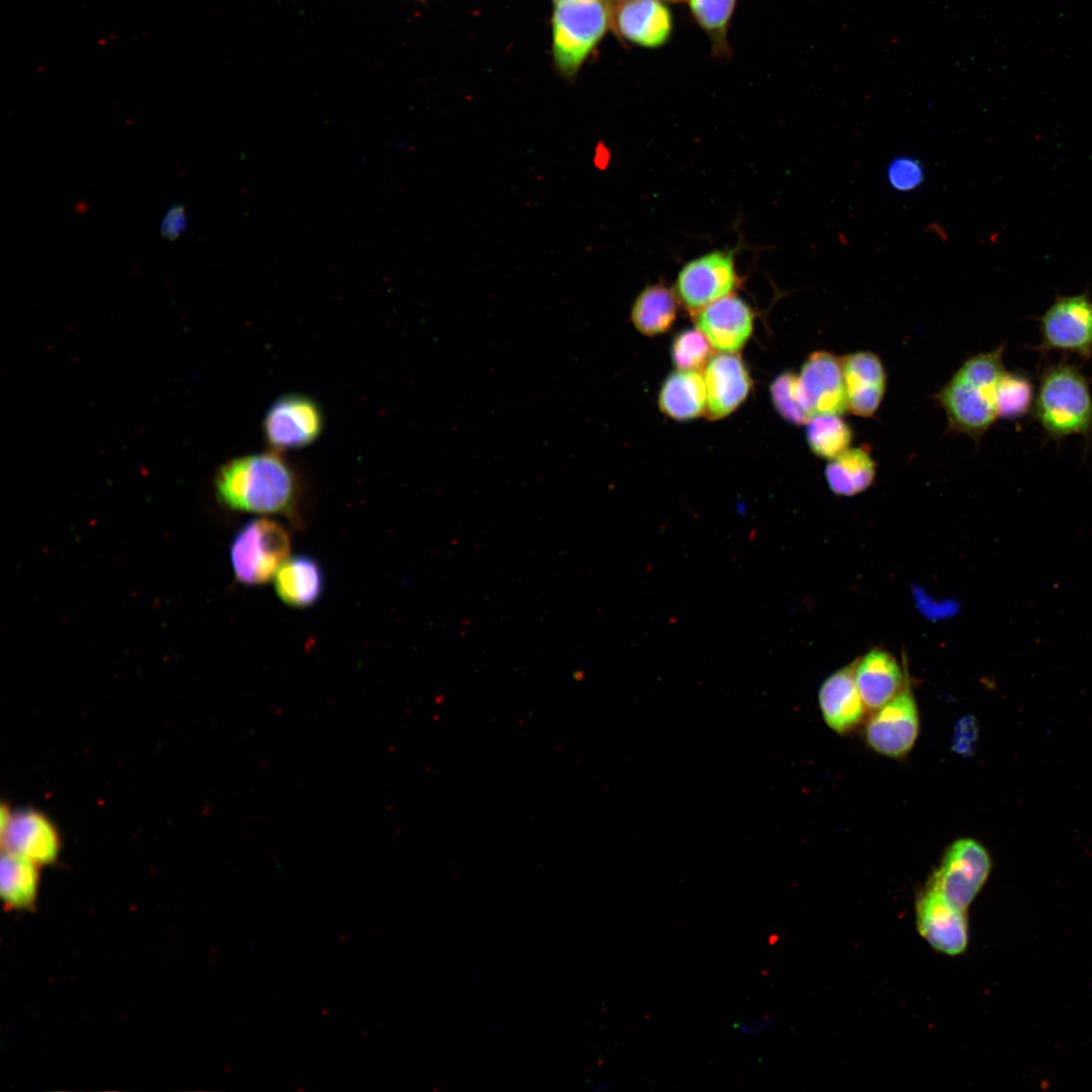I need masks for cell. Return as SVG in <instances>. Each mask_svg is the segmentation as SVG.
I'll list each match as a JSON object with an SVG mask.
<instances>
[{
    "label": "cell",
    "mask_w": 1092,
    "mask_h": 1092,
    "mask_svg": "<svg viewBox=\"0 0 1092 1092\" xmlns=\"http://www.w3.org/2000/svg\"><path fill=\"white\" fill-rule=\"evenodd\" d=\"M552 55L558 73L573 78L612 24L606 0H567L552 14Z\"/></svg>",
    "instance_id": "cell-3"
},
{
    "label": "cell",
    "mask_w": 1092,
    "mask_h": 1092,
    "mask_svg": "<svg viewBox=\"0 0 1092 1092\" xmlns=\"http://www.w3.org/2000/svg\"><path fill=\"white\" fill-rule=\"evenodd\" d=\"M215 490L232 510L288 515L294 511L299 484L291 464L272 450L226 462L215 477Z\"/></svg>",
    "instance_id": "cell-1"
},
{
    "label": "cell",
    "mask_w": 1092,
    "mask_h": 1092,
    "mask_svg": "<svg viewBox=\"0 0 1092 1092\" xmlns=\"http://www.w3.org/2000/svg\"><path fill=\"white\" fill-rule=\"evenodd\" d=\"M771 1026V1019L768 1017L761 1018L753 1021L738 1022L734 1028L743 1036H754L761 1034Z\"/></svg>",
    "instance_id": "cell-33"
},
{
    "label": "cell",
    "mask_w": 1092,
    "mask_h": 1092,
    "mask_svg": "<svg viewBox=\"0 0 1092 1092\" xmlns=\"http://www.w3.org/2000/svg\"><path fill=\"white\" fill-rule=\"evenodd\" d=\"M866 726L868 744L878 753L899 758L914 746L919 733V714L909 687L875 710Z\"/></svg>",
    "instance_id": "cell-9"
},
{
    "label": "cell",
    "mask_w": 1092,
    "mask_h": 1092,
    "mask_svg": "<svg viewBox=\"0 0 1092 1092\" xmlns=\"http://www.w3.org/2000/svg\"><path fill=\"white\" fill-rule=\"evenodd\" d=\"M886 178L892 189L900 193H910L919 189L925 182L926 172L923 163L911 155H899L889 161Z\"/></svg>",
    "instance_id": "cell-30"
},
{
    "label": "cell",
    "mask_w": 1092,
    "mask_h": 1092,
    "mask_svg": "<svg viewBox=\"0 0 1092 1092\" xmlns=\"http://www.w3.org/2000/svg\"><path fill=\"white\" fill-rule=\"evenodd\" d=\"M707 387L706 415L722 419L734 412L747 397L751 379L739 355L723 353L710 359L705 368Z\"/></svg>",
    "instance_id": "cell-15"
},
{
    "label": "cell",
    "mask_w": 1092,
    "mask_h": 1092,
    "mask_svg": "<svg viewBox=\"0 0 1092 1092\" xmlns=\"http://www.w3.org/2000/svg\"><path fill=\"white\" fill-rule=\"evenodd\" d=\"M1035 414L1053 437L1087 433L1092 426V395L1086 379L1067 365L1048 370L1038 387Z\"/></svg>",
    "instance_id": "cell-4"
},
{
    "label": "cell",
    "mask_w": 1092,
    "mask_h": 1092,
    "mask_svg": "<svg viewBox=\"0 0 1092 1092\" xmlns=\"http://www.w3.org/2000/svg\"><path fill=\"white\" fill-rule=\"evenodd\" d=\"M553 1H554V2H555V4H556V3H559V2H563V1H567V0H553Z\"/></svg>",
    "instance_id": "cell-37"
},
{
    "label": "cell",
    "mask_w": 1092,
    "mask_h": 1092,
    "mask_svg": "<svg viewBox=\"0 0 1092 1092\" xmlns=\"http://www.w3.org/2000/svg\"><path fill=\"white\" fill-rule=\"evenodd\" d=\"M915 911L918 931L933 948L949 956L965 951L969 938L966 910L925 886Z\"/></svg>",
    "instance_id": "cell-13"
},
{
    "label": "cell",
    "mask_w": 1092,
    "mask_h": 1092,
    "mask_svg": "<svg viewBox=\"0 0 1092 1092\" xmlns=\"http://www.w3.org/2000/svg\"><path fill=\"white\" fill-rule=\"evenodd\" d=\"M876 464L868 445L848 448L829 460L825 476L830 489L838 495L851 496L866 490L875 478Z\"/></svg>",
    "instance_id": "cell-23"
},
{
    "label": "cell",
    "mask_w": 1092,
    "mask_h": 1092,
    "mask_svg": "<svg viewBox=\"0 0 1092 1092\" xmlns=\"http://www.w3.org/2000/svg\"><path fill=\"white\" fill-rule=\"evenodd\" d=\"M799 391L812 418L848 412L841 361L830 352L809 355L799 375Z\"/></svg>",
    "instance_id": "cell-12"
},
{
    "label": "cell",
    "mask_w": 1092,
    "mask_h": 1092,
    "mask_svg": "<svg viewBox=\"0 0 1092 1092\" xmlns=\"http://www.w3.org/2000/svg\"><path fill=\"white\" fill-rule=\"evenodd\" d=\"M39 864L2 850L0 862V894L8 911L31 910L39 888Z\"/></svg>",
    "instance_id": "cell-22"
},
{
    "label": "cell",
    "mask_w": 1092,
    "mask_h": 1092,
    "mask_svg": "<svg viewBox=\"0 0 1092 1092\" xmlns=\"http://www.w3.org/2000/svg\"><path fill=\"white\" fill-rule=\"evenodd\" d=\"M694 315L697 328L716 350L723 353H735L752 334V310L734 294L708 304Z\"/></svg>",
    "instance_id": "cell-14"
},
{
    "label": "cell",
    "mask_w": 1092,
    "mask_h": 1092,
    "mask_svg": "<svg viewBox=\"0 0 1092 1092\" xmlns=\"http://www.w3.org/2000/svg\"><path fill=\"white\" fill-rule=\"evenodd\" d=\"M665 1H668V2H674V3H675V2H681V1H684V0H665Z\"/></svg>",
    "instance_id": "cell-36"
},
{
    "label": "cell",
    "mask_w": 1092,
    "mask_h": 1092,
    "mask_svg": "<svg viewBox=\"0 0 1092 1092\" xmlns=\"http://www.w3.org/2000/svg\"><path fill=\"white\" fill-rule=\"evenodd\" d=\"M1045 349L1087 356L1092 352V301L1087 294L1059 296L1041 318Z\"/></svg>",
    "instance_id": "cell-11"
},
{
    "label": "cell",
    "mask_w": 1092,
    "mask_h": 1092,
    "mask_svg": "<svg viewBox=\"0 0 1092 1092\" xmlns=\"http://www.w3.org/2000/svg\"><path fill=\"white\" fill-rule=\"evenodd\" d=\"M1003 350L1000 346L969 358L934 395L949 431L978 441L998 418L996 390L1004 372Z\"/></svg>",
    "instance_id": "cell-2"
},
{
    "label": "cell",
    "mask_w": 1092,
    "mask_h": 1092,
    "mask_svg": "<svg viewBox=\"0 0 1092 1092\" xmlns=\"http://www.w3.org/2000/svg\"><path fill=\"white\" fill-rule=\"evenodd\" d=\"M854 668L855 663L830 674L818 693L823 719L838 734L853 730L863 719L867 708L856 687Z\"/></svg>",
    "instance_id": "cell-18"
},
{
    "label": "cell",
    "mask_w": 1092,
    "mask_h": 1092,
    "mask_svg": "<svg viewBox=\"0 0 1092 1092\" xmlns=\"http://www.w3.org/2000/svg\"><path fill=\"white\" fill-rule=\"evenodd\" d=\"M489 1029H490V1031H491V1032H495V1031H496V1029H498V1025H497V1023H492V1024H491V1025L489 1026Z\"/></svg>",
    "instance_id": "cell-35"
},
{
    "label": "cell",
    "mask_w": 1092,
    "mask_h": 1092,
    "mask_svg": "<svg viewBox=\"0 0 1092 1092\" xmlns=\"http://www.w3.org/2000/svg\"><path fill=\"white\" fill-rule=\"evenodd\" d=\"M289 550V536L280 524L266 518L248 521L230 548L237 579L250 585L268 582L288 558Z\"/></svg>",
    "instance_id": "cell-5"
},
{
    "label": "cell",
    "mask_w": 1092,
    "mask_h": 1092,
    "mask_svg": "<svg viewBox=\"0 0 1092 1092\" xmlns=\"http://www.w3.org/2000/svg\"><path fill=\"white\" fill-rule=\"evenodd\" d=\"M998 417L1013 420L1028 413L1033 400V387L1023 374L1004 371L996 390Z\"/></svg>",
    "instance_id": "cell-26"
},
{
    "label": "cell",
    "mask_w": 1092,
    "mask_h": 1092,
    "mask_svg": "<svg viewBox=\"0 0 1092 1092\" xmlns=\"http://www.w3.org/2000/svg\"><path fill=\"white\" fill-rule=\"evenodd\" d=\"M738 285L732 252L713 251L682 266L675 280V295L686 308L696 313L708 304L731 294Z\"/></svg>",
    "instance_id": "cell-8"
},
{
    "label": "cell",
    "mask_w": 1092,
    "mask_h": 1092,
    "mask_svg": "<svg viewBox=\"0 0 1092 1092\" xmlns=\"http://www.w3.org/2000/svg\"><path fill=\"white\" fill-rule=\"evenodd\" d=\"M698 23L709 33L715 49L726 50L727 25L736 0H689Z\"/></svg>",
    "instance_id": "cell-27"
},
{
    "label": "cell",
    "mask_w": 1092,
    "mask_h": 1092,
    "mask_svg": "<svg viewBox=\"0 0 1092 1092\" xmlns=\"http://www.w3.org/2000/svg\"><path fill=\"white\" fill-rule=\"evenodd\" d=\"M658 404L663 414L676 420L688 421L706 413L707 387L699 371L677 370L664 380Z\"/></svg>",
    "instance_id": "cell-21"
},
{
    "label": "cell",
    "mask_w": 1092,
    "mask_h": 1092,
    "mask_svg": "<svg viewBox=\"0 0 1092 1092\" xmlns=\"http://www.w3.org/2000/svg\"><path fill=\"white\" fill-rule=\"evenodd\" d=\"M847 411L869 418L879 408L886 390V372L881 359L869 351H858L840 358Z\"/></svg>",
    "instance_id": "cell-16"
},
{
    "label": "cell",
    "mask_w": 1092,
    "mask_h": 1092,
    "mask_svg": "<svg viewBox=\"0 0 1092 1092\" xmlns=\"http://www.w3.org/2000/svg\"><path fill=\"white\" fill-rule=\"evenodd\" d=\"M854 677L866 707L874 711L905 687L897 660L882 649L871 650L855 663Z\"/></svg>",
    "instance_id": "cell-19"
},
{
    "label": "cell",
    "mask_w": 1092,
    "mask_h": 1092,
    "mask_svg": "<svg viewBox=\"0 0 1092 1092\" xmlns=\"http://www.w3.org/2000/svg\"><path fill=\"white\" fill-rule=\"evenodd\" d=\"M277 596L287 605L308 607L324 589V573L317 561L307 555L287 558L274 576Z\"/></svg>",
    "instance_id": "cell-20"
},
{
    "label": "cell",
    "mask_w": 1092,
    "mask_h": 1092,
    "mask_svg": "<svg viewBox=\"0 0 1092 1092\" xmlns=\"http://www.w3.org/2000/svg\"><path fill=\"white\" fill-rule=\"evenodd\" d=\"M671 358L679 370L701 371L712 358V345L699 329L685 330L672 342Z\"/></svg>",
    "instance_id": "cell-28"
},
{
    "label": "cell",
    "mask_w": 1092,
    "mask_h": 1092,
    "mask_svg": "<svg viewBox=\"0 0 1092 1092\" xmlns=\"http://www.w3.org/2000/svg\"><path fill=\"white\" fill-rule=\"evenodd\" d=\"M187 219L185 208L176 204L166 213L161 223V234L168 240L177 239L186 229Z\"/></svg>",
    "instance_id": "cell-31"
},
{
    "label": "cell",
    "mask_w": 1092,
    "mask_h": 1092,
    "mask_svg": "<svg viewBox=\"0 0 1092 1092\" xmlns=\"http://www.w3.org/2000/svg\"><path fill=\"white\" fill-rule=\"evenodd\" d=\"M677 310L675 294L662 284L645 287L633 303L631 320L646 336L665 333L673 324Z\"/></svg>",
    "instance_id": "cell-24"
},
{
    "label": "cell",
    "mask_w": 1092,
    "mask_h": 1092,
    "mask_svg": "<svg viewBox=\"0 0 1092 1092\" xmlns=\"http://www.w3.org/2000/svg\"><path fill=\"white\" fill-rule=\"evenodd\" d=\"M806 425L809 448L818 457L831 460L849 448L852 431L841 416H814Z\"/></svg>",
    "instance_id": "cell-25"
},
{
    "label": "cell",
    "mask_w": 1092,
    "mask_h": 1092,
    "mask_svg": "<svg viewBox=\"0 0 1092 1092\" xmlns=\"http://www.w3.org/2000/svg\"><path fill=\"white\" fill-rule=\"evenodd\" d=\"M992 868L987 849L973 838L952 842L926 887L953 906L967 910L986 883Z\"/></svg>",
    "instance_id": "cell-6"
},
{
    "label": "cell",
    "mask_w": 1092,
    "mask_h": 1092,
    "mask_svg": "<svg viewBox=\"0 0 1092 1092\" xmlns=\"http://www.w3.org/2000/svg\"><path fill=\"white\" fill-rule=\"evenodd\" d=\"M324 424L323 410L312 397L289 393L268 407L262 431L269 447L282 452L313 444L321 437Z\"/></svg>",
    "instance_id": "cell-7"
},
{
    "label": "cell",
    "mask_w": 1092,
    "mask_h": 1092,
    "mask_svg": "<svg viewBox=\"0 0 1092 1092\" xmlns=\"http://www.w3.org/2000/svg\"><path fill=\"white\" fill-rule=\"evenodd\" d=\"M978 737V728L975 719L967 717L962 719L954 733V750L960 753H970Z\"/></svg>",
    "instance_id": "cell-32"
},
{
    "label": "cell",
    "mask_w": 1092,
    "mask_h": 1092,
    "mask_svg": "<svg viewBox=\"0 0 1092 1092\" xmlns=\"http://www.w3.org/2000/svg\"><path fill=\"white\" fill-rule=\"evenodd\" d=\"M1 816L2 850L24 856L39 866L58 859L61 837L49 817L35 809L10 811Z\"/></svg>",
    "instance_id": "cell-10"
},
{
    "label": "cell",
    "mask_w": 1092,
    "mask_h": 1092,
    "mask_svg": "<svg viewBox=\"0 0 1092 1092\" xmlns=\"http://www.w3.org/2000/svg\"><path fill=\"white\" fill-rule=\"evenodd\" d=\"M613 22L625 39L645 48L660 47L671 32L670 12L660 0H623Z\"/></svg>",
    "instance_id": "cell-17"
},
{
    "label": "cell",
    "mask_w": 1092,
    "mask_h": 1092,
    "mask_svg": "<svg viewBox=\"0 0 1092 1092\" xmlns=\"http://www.w3.org/2000/svg\"><path fill=\"white\" fill-rule=\"evenodd\" d=\"M770 395L777 412L786 421L804 425L812 419L802 402L797 374L790 371L780 374L770 384Z\"/></svg>",
    "instance_id": "cell-29"
},
{
    "label": "cell",
    "mask_w": 1092,
    "mask_h": 1092,
    "mask_svg": "<svg viewBox=\"0 0 1092 1092\" xmlns=\"http://www.w3.org/2000/svg\"><path fill=\"white\" fill-rule=\"evenodd\" d=\"M612 1089V1084L608 1081H599L594 1084L593 1092H608Z\"/></svg>",
    "instance_id": "cell-34"
}]
</instances>
